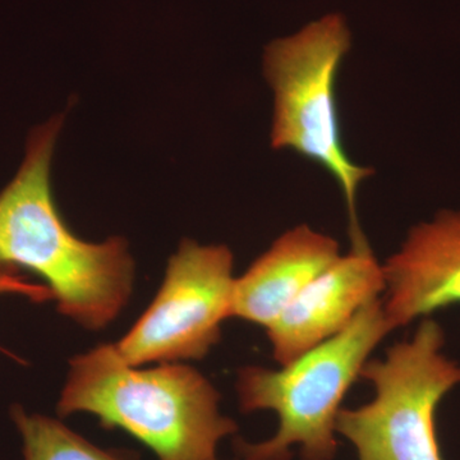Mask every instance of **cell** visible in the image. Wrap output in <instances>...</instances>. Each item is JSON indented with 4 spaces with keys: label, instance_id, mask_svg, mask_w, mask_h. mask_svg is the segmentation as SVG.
<instances>
[{
    "label": "cell",
    "instance_id": "1",
    "mask_svg": "<svg viewBox=\"0 0 460 460\" xmlns=\"http://www.w3.org/2000/svg\"><path fill=\"white\" fill-rule=\"evenodd\" d=\"M60 127L58 117L33 129L22 164L0 192V263L35 272L60 313L104 329L131 296L135 265L122 238L81 241L58 213L50 168Z\"/></svg>",
    "mask_w": 460,
    "mask_h": 460
},
{
    "label": "cell",
    "instance_id": "2",
    "mask_svg": "<svg viewBox=\"0 0 460 460\" xmlns=\"http://www.w3.org/2000/svg\"><path fill=\"white\" fill-rule=\"evenodd\" d=\"M219 402L213 384L190 366L138 370L113 344H102L71 359L58 413L93 414L102 428L122 429L159 460H215L220 441L238 431Z\"/></svg>",
    "mask_w": 460,
    "mask_h": 460
},
{
    "label": "cell",
    "instance_id": "3",
    "mask_svg": "<svg viewBox=\"0 0 460 460\" xmlns=\"http://www.w3.org/2000/svg\"><path fill=\"white\" fill-rule=\"evenodd\" d=\"M383 299L365 305L337 335L316 345L279 370L248 366L238 372L239 407L243 413L272 411L279 420L268 440H238L243 460H334L337 419L345 395L361 377L368 357L392 332Z\"/></svg>",
    "mask_w": 460,
    "mask_h": 460
},
{
    "label": "cell",
    "instance_id": "4",
    "mask_svg": "<svg viewBox=\"0 0 460 460\" xmlns=\"http://www.w3.org/2000/svg\"><path fill=\"white\" fill-rule=\"evenodd\" d=\"M352 38L341 14H328L287 38L272 40L263 54V75L272 91L271 146L313 160L332 175L347 206L352 247L367 244L357 215V198L370 168L345 153L335 84Z\"/></svg>",
    "mask_w": 460,
    "mask_h": 460
},
{
    "label": "cell",
    "instance_id": "5",
    "mask_svg": "<svg viewBox=\"0 0 460 460\" xmlns=\"http://www.w3.org/2000/svg\"><path fill=\"white\" fill-rule=\"evenodd\" d=\"M445 332L432 317L420 320L413 337L368 359L361 377L374 399L341 408L337 434L353 445L358 460H445L436 434V411L460 385V365L444 353Z\"/></svg>",
    "mask_w": 460,
    "mask_h": 460
},
{
    "label": "cell",
    "instance_id": "6",
    "mask_svg": "<svg viewBox=\"0 0 460 460\" xmlns=\"http://www.w3.org/2000/svg\"><path fill=\"white\" fill-rule=\"evenodd\" d=\"M234 284L228 247L186 239L169 260L153 304L113 344L115 352L135 367L204 358L232 317Z\"/></svg>",
    "mask_w": 460,
    "mask_h": 460
},
{
    "label": "cell",
    "instance_id": "7",
    "mask_svg": "<svg viewBox=\"0 0 460 460\" xmlns=\"http://www.w3.org/2000/svg\"><path fill=\"white\" fill-rule=\"evenodd\" d=\"M385 290V275L370 244L348 255L311 281L266 328L272 356L280 366L295 361L334 337L357 314Z\"/></svg>",
    "mask_w": 460,
    "mask_h": 460
},
{
    "label": "cell",
    "instance_id": "8",
    "mask_svg": "<svg viewBox=\"0 0 460 460\" xmlns=\"http://www.w3.org/2000/svg\"><path fill=\"white\" fill-rule=\"evenodd\" d=\"M383 269L384 308L394 330L460 305V210L445 208L411 226Z\"/></svg>",
    "mask_w": 460,
    "mask_h": 460
},
{
    "label": "cell",
    "instance_id": "9",
    "mask_svg": "<svg viewBox=\"0 0 460 460\" xmlns=\"http://www.w3.org/2000/svg\"><path fill=\"white\" fill-rule=\"evenodd\" d=\"M341 256L330 235L305 224L288 230L235 279L232 317L269 328Z\"/></svg>",
    "mask_w": 460,
    "mask_h": 460
},
{
    "label": "cell",
    "instance_id": "10",
    "mask_svg": "<svg viewBox=\"0 0 460 460\" xmlns=\"http://www.w3.org/2000/svg\"><path fill=\"white\" fill-rule=\"evenodd\" d=\"M11 417L22 438L23 460H138L131 452L96 447L60 420L27 413L20 405Z\"/></svg>",
    "mask_w": 460,
    "mask_h": 460
},
{
    "label": "cell",
    "instance_id": "11",
    "mask_svg": "<svg viewBox=\"0 0 460 460\" xmlns=\"http://www.w3.org/2000/svg\"><path fill=\"white\" fill-rule=\"evenodd\" d=\"M2 295L23 296L38 304L54 299L49 288L26 280L21 275L20 269L14 266L0 263V296Z\"/></svg>",
    "mask_w": 460,
    "mask_h": 460
},
{
    "label": "cell",
    "instance_id": "12",
    "mask_svg": "<svg viewBox=\"0 0 460 460\" xmlns=\"http://www.w3.org/2000/svg\"><path fill=\"white\" fill-rule=\"evenodd\" d=\"M215 460H219V459H215Z\"/></svg>",
    "mask_w": 460,
    "mask_h": 460
}]
</instances>
